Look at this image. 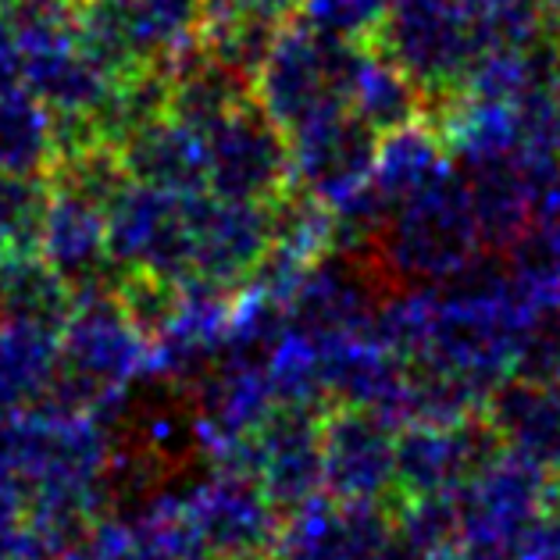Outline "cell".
Listing matches in <instances>:
<instances>
[{"label":"cell","mask_w":560,"mask_h":560,"mask_svg":"<svg viewBox=\"0 0 560 560\" xmlns=\"http://www.w3.org/2000/svg\"><path fill=\"white\" fill-rule=\"evenodd\" d=\"M386 11L389 0H300L293 19L322 36L372 39Z\"/></svg>","instance_id":"4fadbf2b"},{"label":"cell","mask_w":560,"mask_h":560,"mask_svg":"<svg viewBox=\"0 0 560 560\" xmlns=\"http://www.w3.org/2000/svg\"><path fill=\"white\" fill-rule=\"evenodd\" d=\"M460 175L482 250L503 254L536 214V183H532L528 161L517 150V154L508 158H486L460 165Z\"/></svg>","instance_id":"52a82bcc"},{"label":"cell","mask_w":560,"mask_h":560,"mask_svg":"<svg viewBox=\"0 0 560 560\" xmlns=\"http://www.w3.org/2000/svg\"><path fill=\"white\" fill-rule=\"evenodd\" d=\"M454 165L443 136L435 132L432 121H411L404 129H393L378 140L372 183L393 200V208L407 197H415L418 189H425L432 179Z\"/></svg>","instance_id":"7c38bea8"},{"label":"cell","mask_w":560,"mask_h":560,"mask_svg":"<svg viewBox=\"0 0 560 560\" xmlns=\"http://www.w3.org/2000/svg\"><path fill=\"white\" fill-rule=\"evenodd\" d=\"M550 90H553V97L560 101V54H557V61H553V72H550Z\"/></svg>","instance_id":"2e32d148"},{"label":"cell","mask_w":560,"mask_h":560,"mask_svg":"<svg viewBox=\"0 0 560 560\" xmlns=\"http://www.w3.org/2000/svg\"><path fill=\"white\" fill-rule=\"evenodd\" d=\"M378 265L400 282L440 285L482 254L464 175L450 165L415 197L400 200L375 236Z\"/></svg>","instance_id":"6da1fadb"},{"label":"cell","mask_w":560,"mask_h":560,"mask_svg":"<svg viewBox=\"0 0 560 560\" xmlns=\"http://www.w3.org/2000/svg\"><path fill=\"white\" fill-rule=\"evenodd\" d=\"M542 8H546V15L560 25V0H542Z\"/></svg>","instance_id":"e0dca14e"},{"label":"cell","mask_w":560,"mask_h":560,"mask_svg":"<svg viewBox=\"0 0 560 560\" xmlns=\"http://www.w3.org/2000/svg\"><path fill=\"white\" fill-rule=\"evenodd\" d=\"M372 44L386 50L429 97H440L460 93L486 39L460 0H389Z\"/></svg>","instance_id":"7a4b0ae2"},{"label":"cell","mask_w":560,"mask_h":560,"mask_svg":"<svg viewBox=\"0 0 560 560\" xmlns=\"http://www.w3.org/2000/svg\"><path fill=\"white\" fill-rule=\"evenodd\" d=\"M517 107V126H522V150L528 154L560 158V101L550 86L525 93Z\"/></svg>","instance_id":"5bb4252c"},{"label":"cell","mask_w":560,"mask_h":560,"mask_svg":"<svg viewBox=\"0 0 560 560\" xmlns=\"http://www.w3.org/2000/svg\"><path fill=\"white\" fill-rule=\"evenodd\" d=\"M254 101V79L229 61L214 58L208 47L186 50V65L172 86V118L200 132H211L225 115Z\"/></svg>","instance_id":"9c48e42d"},{"label":"cell","mask_w":560,"mask_h":560,"mask_svg":"<svg viewBox=\"0 0 560 560\" xmlns=\"http://www.w3.org/2000/svg\"><path fill=\"white\" fill-rule=\"evenodd\" d=\"M140 179L168 194H203L208 189V132L186 121H150L136 140L132 158Z\"/></svg>","instance_id":"30bf717a"},{"label":"cell","mask_w":560,"mask_h":560,"mask_svg":"<svg viewBox=\"0 0 560 560\" xmlns=\"http://www.w3.org/2000/svg\"><path fill=\"white\" fill-rule=\"evenodd\" d=\"M285 136H290L293 186L307 189L311 197L336 203L372 179L382 136L364 126L347 104L322 107Z\"/></svg>","instance_id":"277c9868"},{"label":"cell","mask_w":560,"mask_h":560,"mask_svg":"<svg viewBox=\"0 0 560 560\" xmlns=\"http://www.w3.org/2000/svg\"><path fill=\"white\" fill-rule=\"evenodd\" d=\"M140 8L158 47L168 50L194 47V33L203 22V0H140Z\"/></svg>","instance_id":"9a60e30c"},{"label":"cell","mask_w":560,"mask_h":560,"mask_svg":"<svg viewBox=\"0 0 560 560\" xmlns=\"http://www.w3.org/2000/svg\"><path fill=\"white\" fill-rule=\"evenodd\" d=\"M261 478L271 500H307L322 475V432L300 407H282L261 425Z\"/></svg>","instance_id":"ba28073f"},{"label":"cell","mask_w":560,"mask_h":560,"mask_svg":"<svg viewBox=\"0 0 560 560\" xmlns=\"http://www.w3.org/2000/svg\"><path fill=\"white\" fill-rule=\"evenodd\" d=\"M194 276L229 293L247 290L271 247V203L194 194Z\"/></svg>","instance_id":"5b68a950"},{"label":"cell","mask_w":560,"mask_h":560,"mask_svg":"<svg viewBox=\"0 0 560 560\" xmlns=\"http://www.w3.org/2000/svg\"><path fill=\"white\" fill-rule=\"evenodd\" d=\"M347 104L364 126H372L378 136H386L393 129H404V126H411V121L425 118L429 93L421 90L386 50L368 44L364 61L350 83Z\"/></svg>","instance_id":"8fae6325"},{"label":"cell","mask_w":560,"mask_h":560,"mask_svg":"<svg viewBox=\"0 0 560 560\" xmlns=\"http://www.w3.org/2000/svg\"><path fill=\"white\" fill-rule=\"evenodd\" d=\"M400 443L382 411L350 407L322 429V475L336 500H375L396 482Z\"/></svg>","instance_id":"8992f818"},{"label":"cell","mask_w":560,"mask_h":560,"mask_svg":"<svg viewBox=\"0 0 560 560\" xmlns=\"http://www.w3.org/2000/svg\"><path fill=\"white\" fill-rule=\"evenodd\" d=\"M290 186V136L257 104V97L208 132V189L214 197L271 203Z\"/></svg>","instance_id":"3957f363"}]
</instances>
